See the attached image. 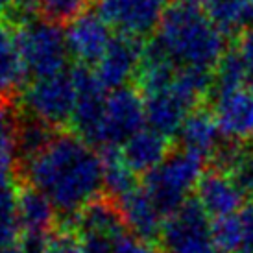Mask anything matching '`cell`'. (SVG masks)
Segmentation results:
<instances>
[{
    "label": "cell",
    "mask_w": 253,
    "mask_h": 253,
    "mask_svg": "<svg viewBox=\"0 0 253 253\" xmlns=\"http://www.w3.org/2000/svg\"><path fill=\"white\" fill-rule=\"evenodd\" d=\"M24 174L28 185L67 216H76L104 190L102 155L76 133H56L41 154L24 163Z\"/></svg>",
    "instance_id": "obj_1"
},
{
    "label": "cell",
    "mask_w": 253,
    "mask_h": 253,
    "mask_svg": "<svg viewBox=\"0 0 253 253\" xmlns=\"http://www.w3.org/2000/svg\"><path fill=\"white\" fill-rule=\"evenodd\" d=\"M150 42L177 71L214 72L227 52L224 32L200 4L187 0L170 4Z\"/></svg>",
    "instance_id": "obj_2"
},
{
    "label": "cell",
    "mask_w": 253,
    "mask_h": 253,
    "mask_svg": "<svg viewBox=\"0 0 253 253\" xmlns=\"http://www.w3.org/2000/svg\"><path fill=\"white\" fill-rule=\"evenodd\" d=\"M205 172V161L187 150L170 152L169 157L144 177V189L169 218L189 202V194L196 190Z\"/></svg>",
    "instance_id": "obj_3"
},
{
    "label": "cell",
    "mask_w": 253,
    "mask_h": 253,
    "mask_svg": "<svg viewBox=\"0 0 253 253\" xmlns=\"http://www.w3.org/2000/svg\"><path fill=\"white\" fill-rule=\"evenodd\" d=\"M15 36L24 67L34 80L65 72L71 54L61 26L34 17L22 22Z\"/></svg>",
    "instance_id": "obj_4"
},
{
    "label": "cell",
    "mask_w": 253,
    "mask_h": 253,
    "mask_svg": "<svg viewBox=\"0 0 253 253\" xmlns=\"http://www.w3.org/2000/svg\"><path fill=\"white\" fill-rule=\"evenodd\" d=\"M78 104V91L72 72L36 78L22 92V106L28 117L44 122L50 127L67 126L72 122Z\"/></svg>",
    "instance_id": "obj_5"
},
{
    "label": "cell",
    "mask_w": 253,
    "mask_h": 253,
    "mask_svg": "<svg viewBox=\"0 0 253 253\" xmlns=\"http://www.w3.org/2000/svg\"><path fill=\"white\" fill-rule=\"evenodd\" d=\"M165 253H220L212 231V218L190 198L181 209L170 214L159 237Z\"/></svg>",
    "instance_id": "obj_6"
},
{
    "label": "cell",
    "mask_w": 253,
    "mask_h": 253,
    "mask_svg": "<svg viewBox=\"0 0 253 253\" xmlns=\"http://www.w3.org/2000/svg\"><path fill=\"white\" fill-rule=\"evenodd\" d=\"M146 126V109L142 92L135 87H120L107 92L102 148H120L124 142Z\"/></svg>",
    "instance_id": "obj_7"
},
{
    "label": "cell",
    "mask_w": 253,
    "mask_h": 253,
    "mask_svg": "<svg viewBox=\"0 0 253 253\" xmlns=\"http://www.w3.org/2000/svg\"><path fill=\"white\" fill-rule=\"evenodd\" d=\"M170 0H98V15L119 36L144 39L157 32Z\"/></svg>",
    "instance_id": "obj_8"
},
{
    "label": "cell",
    "mask_w": 253,
    "mask_h": 253,
    "mask_svg": "<svg viewBox=\"0 0 253 253\" xmlns=\"http://www.w3.org/2000/svg\"><path fill=\"white\" fill-rule=\"evenodd\" d=\"M65 37L72 59H76L80 67L94 69L115 36L111 26L98 13L85 11L67 26Z\"/></svg>",
    "instance_id": "obj_9"
},
{
    "label": "cell",
    "mask_w": 253,
    "mask_h": 253,
    "mask_svg": "<svg viewBox=\"0 0 253 253\" xmlns=\"http://www.w3.org/2000/svg\"><path fill=\"white\" fill-rule=\"evenodd\" d=\"M196 202L212 220L229 216L246 204V192L231 172L222 169L205 170L196 187Z\"/></svg>",
    "instance_id": "obj_10"
},
{
    "label": "cell",
    "mask_w": 253,
    "mask_h": 253,
    "mask_svg": "<svg viewBox=\"0 0 253 253\" xmlns=\"http://www.w3.org/2000/svg\"><path fill=\"white\" fill-rule=\"evenodd\" d=\"M142 52H144V46L139 39L115 36L111 44L107 46L106 54L102 56L92 71L107 91L126 87L127 82L139 72Z\"/></svg>",
    "instance_id": "obj_11"
},
{
    "label": "cell",
    "mask_w": 253,
    "mask_h": 253,
    "mask_svg": "<svg viewBox=\"0 0 253 253\" xmlns=\"http://www.w3.org/2000/svg\"><path fill=\"white\" fill-rule=\"evenodd\" d=\"M212 98V115L225 141L240 142L253 139V92L250 87L244 85Z\"/></svg>",
    "instance_id": "obj_12"
},
{
    "label": "cell",
    "mask_w": 253,
    "mask_h": 253,
    "mask_svg": "<svg viewBox=\"0 0 253 253\" xmlns=\"http://www.w3.org/2000/svg\"><path fill=\"white\" fill-rule=\"evenodd\" d=\"M119 207L122 220L126 229L131 235L146 242H155L159 240L163 231V224L167 218L163 216L159 207L154 204L144 187H137L133 192H129L122 200L115 202Z\"/></svg>",
    "instance_id": "obj_13"
},
{
    "label": "cell",
    "mask_w": 253,
    "mask_h": 253,
    "mask_svg": "<svg viewBox=\"0 0 253 253\" xmlns=\"http://www.w3.org/2000/svg\"><path fill=\"white\" fill-rule=\"evenodd\" d=\"M170 152L172 150L169 137L157 133L148 126H144L141 131H137L120 146V154L129 165V169L135 174H144V176L157 169L169 157Z\"/></svg>",
    "instance_id": "obj_14"
},
{
    "label": "cell",
    "mask_w": 253,
    "mask_h": 253,
    "mask_svg": "<svg viewBox=\"0 0 253 253\" xmlns=\"http://www.w3.org/2000/svg\"><path fill=\"white\" fill-rule=\"evenodd\" d=\"M181 150L198 155L202 159H209L220 152V141L224 139L220 133L216 119L209 109H194L185 120L183 127L177 133Z\"/></svg>",
    "instance_id": "obj_15"
},
{
    "label": "cell",
    "mask_w": 253,
    "mask_h": 253,
    "mask_svg": "<svg viewBox=\"0 0 253 253\" xmlns=\"http://www.w3.org/2000/svg\"><path fill=\"white\" fill-rule=\"evenodd\" d=\"M212 231L220 253H253V202L235 214L212 220Z\"/></svg>",
    "instance_id": "obj_16"
},
{
    "label": "cell",
    "mask_w": 253,
    "mask_h": 253,
    "mask_svg": "<svg viewBox=\"0 0 253 253\" xmlns=\"http://www.w3.org/2000/svg\"><path fill=\"white\" fill-rule=\"evenodd\" d=\"M69 227L76 229L82 237H104L113 240L122 231H126V225L122 220L119 207L113 200H102L98 198L80 211L74 216V224Z\"/></svg>",
    "instance_id": "obj_17"
},
{
    "label": "cell",
    "mask_w": 253,
    "mask_h": 253,
    "mask_svg": "<svg viewBox=\"0 0 253 253\" xmlns=\"http://www.w3.org/2000/svg\"><path fill=\"white\" fill-rule=\"evenodd\" d=\"M17 211L22 235H48L54 229L57 211L32 185L19 189Z\"/></svg>",
    "instance_id": "obj_18"
},
{
    "label": "cell",
    "mask_w": 253,
    "mask_h": 253,
    "mask_svg": "<svg viewBox=\"0 0 253 253\" xmlns=\"http://www.w3.org/2000/svg\"><path fill=\"white\" fill-rule=\"evenodd\" d=\"M28 76L19 52L17 36L6 24H0V96L19 91Z\"/></svg>",
    "instance_id": "obj_19"
},
{
    "label": "cell",
    "mask_w": 253,
    "mask_h": 253,
    "mask_svg": "<svg viewBox=\"0 0 253 253\" xmlns=\"http://www.w3.org/2000/svg\"><path fill=\"white\" fill-rule=\"evenodd\" d=\"M104 165V190L109 200L119 202L139 187L137 174L129 169L120 154V148H106L100 152Z\"/></svg>",
    "instance_id": "obj_20"
},
{
    "label": "cell",
    "mask_w": 253,
    "mask_h": 253,
    "mask_svg": "<svg viewBox=\"0 0 253 253\" xmlns=\"http://www.w3.org/2000/svg\"><path fill=\"white\" fill-rule=\"evenodd\" d=\"M17 198L19 189L11 172L0 170V246H15L22 237Z\"/></svg>",
    "instance_id": "obj_21"
},
{
    "label": "cell",
    "mask_w": 253,
    "mask_h": 253,
    "mask_svg": "<svg viewBox=\"0 0 253 253\" xmlns=\"http://www.w3.org/2000/svg\"><path fill=\"white\" fill-rule=\"evenodd\" d=\"M54 137H56L54 127L28 117L21 120L15 127V152L22 163H28L30 159L41 154Z\"/></svg>",
    "instance_id": "obj_22"
},
{
    "label": "cell",
    "mask_w": 253,
    "mask_h": 253,
    "mask_svg": "<svg viewBox=\"0 0 253 253\" xmlns=\"http://www.w3.org/2000/svg\"><path fill=\"white\" fill-rule=\"evenodd\" d=\"M248 6L250 0H202L204 11L225 36L246 30Z\"/></svg>",
    "instance_id": "obj_23"
},
{
    "label": "cell",
    "mask_w": 253,
    "mask_h": 253,
    "mask_svg": "<svg viewBox=\"0 0 253 253\" xmlns=\"http://www.w3.org/2000/svg\"><path fill=\"white\" fill-rule=\"evenodd\" d=\"M248 82H250V72H248L242 57L239 56L237 48H227V52L212 72L211 94L216 96L222 92L235 91V89L248 85Z\"/></svg>",
    "instance_id": "obj_24"
},
{
    "label": "cell",
    "mask_w": 253,
    "mask_h": 253,
    "mask_svg": "<svg viewBox=\"0 0 253 253\" xmlns=\"http://www.w3.org/2000/svg\"><path fill=\"white\" fill-rule=\"evenodd\" d=\"M87 0H39L37 9L41 19L56 26H69L87 9Z\"/></svg>",
    "instance_id": "obj_25"
},
{
    "label": "cell",
    "mask_w": 253,
    "mask_h": 253,
    "mask_svg": "<svg viewBox=\"0 0 253 253\" xmlns=\"http://www.w3.org/2000/svg\"><path fill=\"white\" fill-rule=\"evenodd\" d=\"M15 124L7 106L0 100V170L11 172L15 161Z\"/></svg>",
    "instance_id": "obj_26"
},
{
    "label": "cell",
    "mask_w": 253,
    "mask_h": 253,
    "mask_svg": "<svg viewBox=\"0 0 253 253\" xmlns=\"http://www.w3.org/2000/svg\"><path fill=\"white\" fill-rule=\"evenodd\" d=\"M44 253H85L84 239L69 225L61 229H52L46 235Z\"/></svg>",
    "instance_id": "obj_27"
},
{
    "label": "cell",
    "mask_w": 253,
    "mask_h": 253,
    "mask_svg": "<svg viewBox=\"0 0 253 253\" xmlns=\"http://www.w3.org/2000/svg\"><path fill=\"white\" fill-rule=\"evenodd\" d=\"M231 174L240 183L246 194H253V144L250 150H240Z\"/></svg>",
    "instance_id": "obj_28"
},
{
    "label": "cell",
    "mask_w": 253,
    "mask_h": 253,
    "mask_svg": "<svg viewBox=\"0 0 253 253\" xmlns=\"http://www.w3.org/2000/svg\"><path fill=\"white\" fill-rule=\"evenodd\" d=\"M111 252L113 253H159L152 246V242H146V240L135 237L127 229L120 233L119 237L113 239Z\"/></svg>",
    "instance_id": "obj_29"
},
{
    "label": "cell",
    "mask_w": 253,
    "mask_h": 253,
    "mask_svg": "<svg viewBox=\"0 0 253 253\" xmlns=\"http://www.w3.org/2000/svg\"><path fill=\"white\" fill-rule=\"evenodd\" d=\"M235 48L239 52V56L242 57V61L246 65L248 72H250V78H252L253 76V28L242 32L239 44Z\"/></svg>",
    "instance_id": "obj_30"
},
{
    "label": "cell",
    "mask_w": 253,
    "mask_h": 253,
    "mask_svg": "<svg viewBox=\"0 0 253 253\" xmlns=\"http://www.w3.org/2000/svg\"><path fill=\"white\" fill-rule=\"evenodd\" d=\"M37 2L39 0H17V6H15V11H17V17L19 21L26 22L30 19H34V9H37Z\"/></svg>",
    "instance_id": "obj_31"
},
{
    "label": "cell",
    "mask_w": 253,
    "mask_h": 253,
    "mask_svg": "<svg viewBox=\"0 0 253 253\" xmlns=\"http://www.w3.org/2000/svg\"><path fill=\"white\" fill-rule=\"evenodd\" d=\"M17 6V0H0V19L6 17L7 13H11Z\"/></svg>",
    "instance_id": "obj_32"
},
{
    "label": "cell",
    "mask_w": 253,
    "mask_h": 253,
    "mask_svg": "<svg viewBox=\"0 0 253 253\" xmlns=\"http://www.w3.org/2000/svg\"><path fill=\"white\" fill-rule=\"evenodd\" d=\"M0 253H21L19 246H0Z\"/></svg>",
    "instance_id": "obj_33"
},
{
    "label": "cell",
    "mask_w": 253,
    "mask_h": 253,
    "mask_svg": "<svg viewBox=\"0 0 253 253\" xmlns=\"http://www.w3.org/2000/svg\"><path fill=\"white\" fill-rule=\"evenodd\" d=\"M248 87H250V91L253 92V76L250 78V82H248Z\"/></svg>",
    "instance_id": "obj_34"
},
{
    "label": "cell",
    "mask_w": 253,
    "mask_h": 253,
    "mask_svg": "<svg viewBox=\"0 0 253 253\" xmlns=\"http://www.w3.org/2000/svg\"><path fill=\"white\" fill-rule=\"evenodd\" d=\"M187 2H194V4H198V2H202V0H187Z\"/></svg>",
    "instance_id": "obj_35"
}]
</instances>
